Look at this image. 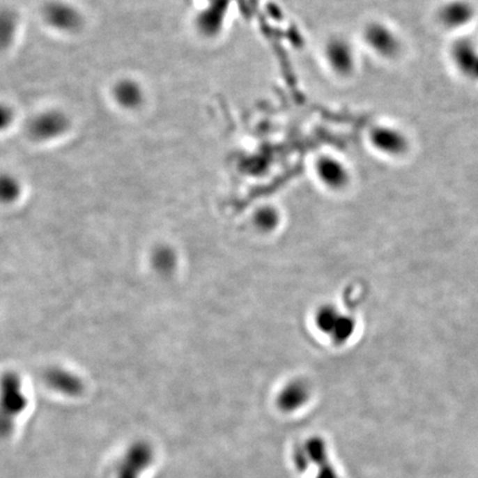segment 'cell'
<instances>
[{
  "instance_id": "cell-1",
  "label": "cell",
  "mask_w": 478,
  "mask_h": 478,
  "mask_svg": "<svg viewBox=\"0 0 478 478\" xmlns=\"http://www.w3.org/2000/svg\"><path fill=\"white\" fill-rule=\"evenodd\" d=\"M69 116L59 109L39 111L29 118L26 133L36 143H52L59 140L70 130Z\"/></svg>"
},
{
  "instance_id": "cell-2",
  "label": "cell",
  "mask_w": 478,
  "mask_h": 478,
  "mask_svg": "<svg viewBox=\"0 0 478 478\" xmlns=\"http://www.w3.org/2000/svg\"><path fill=\"white\" fill-rule=\"evenodd\" d=\"M363 43L372 54L383 60L398 59L403 45L398 33L385 22H368L362 30Z\"/></svg>"
},
{
  "instance_id": "cell-3",
  "label": "cell",
  "mask_w": 478,
  "mask_h": 478,
  "mask_svg": "<svg viewBox=\"0 0 478 478\" xmlns=\"http://www.w3.org/2000/svg\"><path fill=\"white\" fill-rule=\"evenodd\" d=\"M41 18L50 29L62 35L78 33L84 24V14L67 0H50L45 3Z\"/></svg>"
},
{
  "instance_id": "cell-4",
  "label": "cell",
  "mask_w": 478,
  "mask_h": 478,
  "mask_svg": "<svg viewBox=\"0 0 478 478\" xmlns=\"http://www.w3.org/2000/svg\"><path fill=\"white\" fill-rule=\"evenodd\" d=\"M323 56L329 69L338 77L348 78L357 70V49L344 36L329 38L323 48Z\"/></svg>"
},
{
  "instance_id": "cell-5",
  "label": "cell",
  "mask_w": 478,
  "mask_h": 478,
  "mask_svg": "<svg viewBox=\"0 0 478 478\" xmlns=\"http://www.w3.org/2000/svg\"><path fill=\"white\" fill-rule=\"evenodd\" d=\"M368 140L373 150L390 157L406 155L411 144L406 132L391 124H376L371 128Z\"/></svg>"
},
{
  "instance_id": "cell-6",
  "label": "cell",
  "mask_w": 478,
  "mask_h": 478,
  "mask_svg": "<svg viewBox=\"0 0 478 478\" xmlns=\"http://www.w3.org/2000/svg\"><path fill=\"white\" fill-rule=\"evenodd\" d=\"M453 65L457 71L470 81H478V47L472 39L461 38L449 49Z\"/></svg>"
},
{
  "instance_id": "cell-7",
  "label": "cell",
  "mask_w": 478,
  "mask_h": 478,
  "mask_svg": "<svg viewBox=\"0 0 478 478\" xmlns=\"http://www.w3.org/2000/svg\"><path fill=\"white\" fill-rule=\"evenodd\" d=\"M475 16V9L468 0H449L436 11V20L444 29L457 30L466 27Z\"/></svg>"
},
{
  "instance_id": "cell-8",
  "label": "cell",
  "mask_w": 478,
  "mask_h": 478,
  "mask_svg": "<svg viewBox=\"0 0 478 478\" xmlns=\"http://www.w3.org/2000/svg\"><path fill=\"white\" fill-rule=\"evenodd\" d=\"M111 97L122 110L137 111L144 105L146 90L139 81L125 77L113 84Z\"/></svg>"
},
{
  "instance_id": "cell-9",
  "label": "cell",
  "mask_w": 478,
  "mask_h": 478,
  "mask_svg": "<svg viewBox=\"0 0 478 478\" xmlns=\"http://www.w3.org/2000/svg\"><path fill=\"white\" fill-rule=\"evenodd\" d=\"M314 171L327 187L341 190L349 183L350 173L347 165L333 155H321L314 164Z\"/></svg>"
},
{
  "instance_id": "cell-10",
  "label": "cell",
  "mask_w": 478,
  "mask_h": 478,
  "mask_svg": "<svg viewBox=\"0 0 478 478\" xmlns=\"http://www.w3.org/2000/svg\"><path fill=\"white\" fill-rule=\"evenodd\" d=\"M16 27V17L11 14L10 11L3 10L1 19H0V36H1L3 47L9 45L14 39Z\"/></svg>"
},
{
  "instance_id": "cell-11",
  "label": "cell",
  "mask_w": 478,
  "mask_h": 478,
  "mask_svg": "<svg viewBox=\"0 0 478 478\" xmlns=\"http://www.w3.org/2000/svg\"><path fill=\"white\" fill-rule=\"evenodd\" d=\"M15 118V113L8 105H1V128L10 127Z\"/></svg>"
},
{
  "instance_id": "cell-12",
  "label": "cell",
  "mask_w": 478,
  "mask_h": 478,
  "mask_svg": "<svg viewBox=\"0 0 478 478\" xmlns=\"http://www.w3.org/2000/svg\"><path fill=\"white\" fill-rule=\"evenodd\" d=\"M1 184H3V193L5 196L11 197L15 195L17 185L14 178H10V176H3Z\"/></svg>"
}]
</instances>
